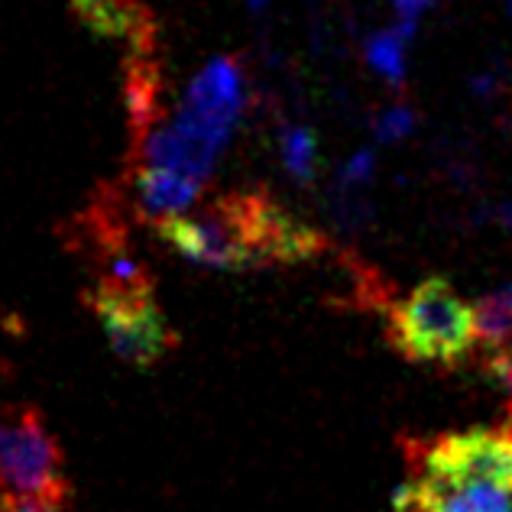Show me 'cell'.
<instances>
[{"instance_id":"cell-9","label":"cell","mask_w":512,"mask_h":512,"mask_svg":"<svg viewBox=\"0 0 512 512\" xmlns=\"http://www.w3.org/2000/svg\"><path fill=\"white\" fill-rule=\"evenodd\" d=\"M72 7L98 36L146 43V13L140 0H72Z\"/></svg>"},{"instance_id":"cell-8","label":"cell","mask_w":512,"mask_h":512,"mask_svg":"<svg viewBox=\"0 0 512 512\" xmlns=\"http://www.w3.org/2000/svg\"><path fill=\"white\" fill-rule=\"evenodd\" d=\"M130 192H133V208L143 218L163 224L192 211L195 198L201 195V182L172 169L137 166V172L130 175Z\"/></svg>"},{"instance_id":"cell-2","label":"cell","mask_w":512,"mask_h":512,"mask_svg":"<svg viewBox=\"0 0 512 512\" xmlns=\"http://www.w3.org/2000/svg\"><path fill=\"white\" fill-rule=\"evenodd\" d=\"M247 111V72L237 59H214L201 69L169 124L185 169L201 182L211 179L218 156L231 143Z\"/></svg>"},{"instance_id":"cell-18","label":"cell","mask_w":512,"mask_h":512,"mask_svg":"<svg viewBox=\"0 0 512 512\" xmlns=\"http://www.w3.org/2000/svg\"><path fill=\"white\" fill-rule=\"evenodd\" d=\"M500 428L512 435V393H506V415H503V425Z\"/></svg>"},{"instance_id":"cell-19","label":"cell","mask_w":512,"mask_h":512,"mask_svg":"<svg viewBox=\"0 0 512 512\" xmlns=\"http://www.w3.org/2000/svg\"><path fill=\"white\" fill-rule=\"evenodd\" d=\"M263 4H266V0H250V7H253V10H260Z\"/></svg>"},{"instance_id":"cell-3","label":"cell","mask_w":512,"mask_h":512,"mask_svg":"<svg viewBox=\"0 0 512 512\" xmlns=\"http://www.w3.org/2000/svg\"><path fill=\"white\" fill-rule=\"evenodd\" d=\"M386 338L412 363H438L454 370L477 341L474 308L454 292L448 279L431 276L389 308Z\"/></svg>"},{"instance_id":"cell-17","label":"cell","mask_w":512,"mask_h":512,"mask_svg":"<svg viewBox=\"0 0 512 512\" xmlns=\"http://www.w3.org/2000/svg\"><path fill=\"white\" fill-rule=\"evenodd\" d=\"M496 221H500L506 231L512 234V205H503L500 211H496Z\"/></svg>"},{"instance_id":"cell-4","label":"cell","mask_w":512,"mask_h":512,"mask_svg":"<svg viewBox=\"0 0 512 512\" xmlns=\"http://www.w3.org/2000/svg\"><path fill=\"white\" fill-rule=\"evenodd\" d=\"M409 480L425 487L490 483L512 493V435L503 428H467L435 438H406Z\"/></svg>"},{"instance_id":"cell-20","label":"cell","mask_w":512,"mask_h":512,"mask_svg":"<svg viewBox=\"0 0 512 512\" xmlns=\"http://www.w3.org/2000/svg\"><path fill=\"white\" fill-rule=\"evenodd\" d=\"M396 512H419V509H396Z\"/></svg>"},{"instance_id":"cell-15","label":"cell","mask_w":512,"mask_h":512,"mask_svg":"<svg viewBox=\"0 0 512 512\" xmlns=\"http://www.w3.org/2000/svg\"><path fill=\"white\" fill-rule=\"evenodd\" d=\"M370 172H373V153L363 150V153L347 159V166L341 169V185L344 188H357V185H363L370 179Z\"/></svg>"},{"instance_id":"cell-12","label":"cell","mask_w":512,"mask_h":512,"mask_svg":"<svg viewBox=\"0 0 512 512\" xmlns=\"http://www.w3.org/2000/svg\"><path fill=\"white\" fill-rule=\"evenodd\" d=\"M282 163L299 182H312L318 169V140L308 127H286L282 133Z\"/></svg>"},{"instance_id":"cell-10","label":"cell","mask_w":512,"mask_h":512,"mask_svg":"<svg viewBox=\"0 0 512 512\" xmlns=\"http://www.w3.org/2000/svg\"><path fill=\"white\" fill-rule=\"evenodd\" d=\"M477 341L487 350H512V286L480 295L474 305Z\"/></svg>"},{"instance_id":"cell-14","label":"cell","mask_w":512,"mask_h":512,"mask_svg":"<svg viewBox=\"0 0 512 512\" xmlns=\"http://www.w3.org/2000/svg\"><path fill=\"white\" fill-rule=\"evenodd\" d=\"M69 500L59 496H30V500H4L0 512H65Z\"/></svg>"},{"instance_id":"cell-6","label":"cell","mask_w":512,"mask_h":512,"mask_svg":"<svg viewBox=\"0 0 512 512\" xmlns=\"http://www.w3.org/2000/svg\"><path fill=\"white\" fill-rule=\"evenodd\" d=\"M91 312L98 315L107 344L120 360L133 367H153L179 344L166 315L159 312L153 289L120 292V289H91Z\"/></svg>"},{"instance_id":"cell-7","label":"cell","mask_w":512,"mask_h":512,"mask_svg":"<svg viewBox=\"0 0 512 512\" xmlns=\"http://www.w3.org/2000/svg\"><path fill=\"white\" fill-rule=\"evenodd\" d=\"M393 509L419 512H512V493L490 483H464V487H425L406 480L393 493Z\"/></svg>"},{"instance_id":"cell-1","label":"cell","mask_w":512,"mask_h":512,"mask_svg":"<svg viewBox=\"0 0 512 512\" xmlns=\"http://www.w3.org/2000/svg\"><path fill=\"white\" fill-rule=\"evenodd\" d=\"M156 231L175 253L208 269L305 263L325 250L318 231L256 192L224 195L201 211L156 224Z\"/></svg>"},{"instance_id":"cell-13","label":"cell","mask_w":512,"mask_h":512,"mask_svg":"<svg viewBox=\"0 0 512 512\" xmlns=\"http://www.w3.org/2000/svg\"><path fill=\"white\" fill-rule=\"evenodd\" d=\"M412 127H415V111L406 104H396V107H389L380 120H376V137L393 143V140L409 137Z\"/></svg>"},{"instance_id":"cell-5","label":"cell","mask_w":512,"mask_h":512,"mask_svg":"<svg viewBox=\"0 0 512 512\" xmlns=\"http://www.w3.org/2000/svg\"><path fill=\"white\" fill-rule=\"evenodd\" d=\"M0 493L4 500L72 496L59 441L33 406L0 412Z\"/></svg>"},{"instance_id":"cell-22","label":"cell","mask_w":512,"mask_h":512,"mask_svg":"<svg viewBox=\"0 0 512 512\" xmlns=\"http://www.w3.org/2000/svg\"><path fill=\"white\" fill-rule=\"evenodd\" d=\"M0 500H4V493H0Z\"/></svg>"},{"instance_id":"cell-21","label":"cell","mask_w":512,"mask_h":512,"mask_svg":"<svg viewBox=\"0 0 512 512\" xmlns=\"http://www.w3.org/2000/svg\"><path fill=\"white\" fill-rule=\"evenodd\" d=\"M509 13H512V0H509Z\"/></svg>"},{"instance_id":"cell-11","label":"cell","mask_w":512,"mask_h":512,"mask_svg":"<svg viewBox=\"0 0 512 512\" xmlns=\"http://www.w3.org/2000/svg\"><path fill=\"white\" fill-rule=\"evenodd\" d=\"M412 30L415 23L402 20L396 30L376 33L367 43V62L393 85H402V78H406V39L412 36Z\"/></svg>"},{"instance_id":"cell-16","label":"cell","mask_w":512,"mask_h":512,"mask_svg":"<svg viewBox=\"0 0 512 512\" xmlns=\"http://www.w3.org/2000/svg\"><path fill=\"white\" fill-rule=\"evenodd\" d=\"M431 4V0H396V10H399V17L402 20H412L415 23V17L425 10Z\"/></svg>"}]
</instances>
